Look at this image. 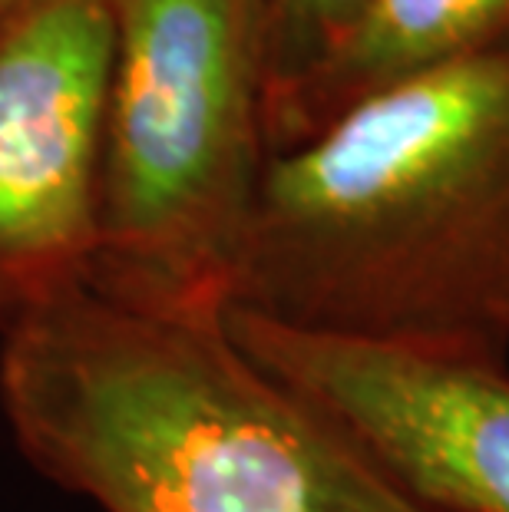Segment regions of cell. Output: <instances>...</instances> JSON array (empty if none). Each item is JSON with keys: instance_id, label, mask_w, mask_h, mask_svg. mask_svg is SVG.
<instances>
[{"instance_id": "6da1fadb", "label": "cell", "mask_w": 509, "mask_h": 512, "mask_svg": "<svg viewBox=\"0 0 509 512\" xmlns=\"http://www.w3.org/2000/svg\"><path fill=\"white\" fill-rule=\"evenodd\" d=\"M225 308L509 364V50L384 86L268 156Z\"/></svg>"}, {"instance_id": "7a4b0ae2", "label": "cell", "mask_w": 509, "mask_h": 512, "mask_svg": "<svg viewBox=\"0 0 509 512\" xmlns=\"http://www.w3.org/2000/svg\"><path fill=\"white\" fill-rule=\"evenodd\" d=\"M0 410L43 479L103 512H440L255 364L225 308L63 294L0 337Z\"/></svg>"}, {"instance_id": "3957f363", "label": "cell", "mask_w": 509, "mask_h": 512, "mask_svg": "<svg viewBox=\"0 0 509 512\" xmlns=\"http://www.w3.org/2000/svg\"><path fill=\"white\" fill-rule=\"evenodd\" d=\"M255 0H113L96 192V294L225 308L268 162Z\"/></svg>"}, {"instance_id": "277c9868", "label": "cell", "mask_w": 509, "mask_h": 512, "mask_svg": "<svg viewBox=\"0 0 509 512\" xmlns=\"http://www.w3.org/2000/svg\"><path fill=\"white\" fill-rule=\"evenodd\" d=\"M113 0H24L0 24V337L90 285Z\"/></svg>"}, {"instance_id": "5b68a950", "label": "cell", "mask_w": 509, "mask_h": 512, "mask_svg": "<svg viewBox=\"0 0 509 512\" xmlns=\"http://www.w3.org/2000/svg\"><path fill=\"white\" fill-rule=\"evenodd\" d=\"M235 344L440 512H509V364L298 334L225 308Z\"/></svg>"}, {"instance_id": "8992f818", "label": "cell", "mask_w": 509, "mask_h": 512, "mask_svg": "<svg viewBox=\"0 0 509 512\" xmlns=\"http://www.w3.org/2000/svg\"><path fill=\"white\" fill-rule=\"evenodd\" d=\"M509 50V0H367L328 63L268 123V156L407 76Z\"/></svg>"}, {"instance_id": "52a82bcc", "label": "cell", "mask_w": 509, "mask_h": 512, "mask_svg": "<svg viewBox=\"0 0 509 512\" xmlns=\"http://www.w3.org/2000/svg\"><path fill=\"white\" fill-rule=\"evenodd\" d=\"M265 50V133L272 116L351 34L367 0H255Z\"/></svg>"}, {"instance_id": "ba28073f", "label": "cell", "mask_w": 509, "mask_h": 512, "mask_svg": "<svg viewBox=\"0 0 509 512\" xmlns=\"http://www.w3.org/2000/svg\"><path fill=\"white\" fill-rule=\"evenodd\" d=\"M20 4H24V0H0V24H4V20L14 14Z\"/></svg>"}]
</instances>
